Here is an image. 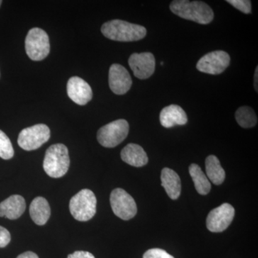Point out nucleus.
<instances>
[{
    "label": "nucleus",
    "instance_id": "nucleus-1",
    "mask_svg": "<svg viewBox=\"0 0 258 258\" xmlns=\"http://www.w3.org/2000/svg\"><path fill=\"white\" fill-rule=\"evenodd\" d=\"M170 10L180 18L202 25L210 23L214 19L213 10L204 2L175 0L171 3Z\"/></svg>",
    "mask_w": 258,
    "mask_h": 258
},
{
    "label": "nucleus",
    "instance_id": "nucleus-2",
    "mask_svg": "<svg viewBox=\"0 0 258 258\" xmlns=\"http://www.w3.org/2000/svg\"><path fill=\"white\" fill-rule=\"evenodd\" d=\"M101 32L107 38L119 42L138 41L147 35V30L142 25L120 20H111L103 24Z\"/></svg>",
    "mask_w": 258,
    "mask_h": 258
},
{
    "label": "nucleus",
    "instance_id": "nucleus-3",
    "mask_svg": "<svg viewBox=\"0 0 258 258\" xmlns=\"http://www.w3.org/2000/svg\"><path fill=\"white\" fill-rule=\"evenodd\" d=\"M69 149L62 144H54L47 149L43 161L45 173L52 178L63 176L69 171Z\"/></svg>",
    "mask_w": 258,
    "mask_h": 258
},
{
    "label": "nucleus",
    "instance_id": "nucleus-4",
    "mask_svg": "<svg viewBox=\"0 0 258 258\" xmlns=\"http://www.w3.org/2000/svg\"><path fill=\"white\" fill-rule=\"evenodd\" d=\"M97 200L91 190L84 189L71 199L70 212L76 220L87 222L96 213Z\"/></svg>",
    "mask_w": 258,
    "mask_h": 258
},
{
    "label": "nucleus",
    "instance_id": "nucleus-5",
    "mask_svg": "<svg viewBox=\"0 0 258 258\" xmlns=\"http://www.w3.org/2000/svg\"><path fill=\"white\" fill-rule=\"evenodd\" d=\"M50 41L46 32L38 28H32L25 39V50L34 61L45 59L50 53Z\"/></svg>",
    "mask_w": 258,
    "mask_h": 258
},
{
    "label": "nucleus",
    "instance_id": "nucleus-6",
    "mask_svg": "<svg viewBox=\"0 0 258 258\" xmlns=\"http://www.w3.org/2000/svg\"><path fill=\"white\" fill-rule=\"evenodd\" d=\"M128 132V121L118 119L101 127L97 134V139L103 147L114 148L126 138Z\"/></svg>",
    "mask_w": 258,
    "mask_h": 258
},
{
    "label": "nucleus",
    "instance_id": "nucleus-7",
    "mask_svg": "<svg viewBox=\"0 0 258 258\" xmlns=\"http://www.w3.org/2000/svg\"><path fill=\"white\" fill-rule=\"evenodd\" d=\"M50 137L47 125L37 124L24 128L19 134L18 143L25 151H33L46 143Z\"/></svg>",
    "mask_w": 258,
    "mask_h": 258
},
{
    "label": "nucleus",
    "instance_id": "nucleus-8",
    "mask_svg": "<svg viewBox=\"0 0 258 258\" xmlns=\"http://www.w3.org/2000/svg\"><path fill=\"white\" fill-rule=\"evenodd\" d=\"M110 203L113 213L122 220H131L137 215V204L124 189L120 188L113 189L110 197Z\"/></svg>",
    "mask_w": 258,
    "mask_h": 258
},
{
    "label": "nucleus",
    "instance_id": "nucleus-9",
    "mask_svg": "<svg viewBox=\"0 0 258 258\" xmlns=\"http://www.w3.org/2000/svg\"><path fill=\"white\" fill-rule=\"evenodd\" d=\"M230 57L227 52L222 50L213 51L204 55L197 64L199 71L205 74L219 75L228 67Z\"/></svg>",
    "mask_w": 258,
    "mask_h": 258
},
{
    "label": "nucleus",
    "instance_id": "nucleus-10",
    "mask_svg": "<svg viewBox=\"0 0 258 258\" xmlns=\"http://www.w3.org/2000/svg\"><path fill=\"white\" fill-rule=\"evenodd\" d=\"M235 209L228 203H224L214 209L207 218V227L210 232H221L232 223L235 217Z\"/></svg>",
    "mask_w": 258,
    "mask_h": 258
},
{
    "label": "nucleus",
    "instance_id": "nucleus-11",
    "mask_svg": "<svg viewBox=\"0 0 258 258\" xmlns=\"http://www.w3.org/2000/svg\"><path fill=\"white\" fill-rule=\"evenodd\" d=\"M128 64L134 76L139 79H149L155 71V58L151 52L132 54L129 57Z\"/></svg>",
    "mask_w": 258,
    "mask_h": 258
},
{
    "label": "nucleus",
    "instance_id": "nucleus-12",
    "mask_svg": "<svg viewBox=\"0 0 258 258\" xmlns=\"http://www.w3.org/2000/svg\"><path fill=\"white\" fill-rule=\"evenodd\" d=\"M108 82L110 88L115 94L123 95L132 87V79L123 66L113 64L110 68Z\"/></svg>",
    "mask_w": 258,
    "mask_h": 258
},
{
    "label": "nucleus",
    "instance_id": "nucleus-13",
    "mask_svg": "<svg viewBox=\"0 0 258 258\" xmlns=\"http://www.w3.org/2000/svg\"><path fill=\"white\" fill-rule=\"evenodd\" d=\"M67 93L69 98L80 106L87 104L93 98L91 86L84 80L77 76L69 79L67 84Z\"/></svg>",
    "mask_w": 258,
    "mask_h": 258
},
{
    "label": "nucleus",
    "instance_id": "nucleus-14",
    "mask_svg": "<svg viewBox=\"0 0 258 258\" xmlns=\"http://www.w3.org/2000/svg\"><path fill=\"white\" fill-rule=\"evenodd\" d=\"M159 120L164 128H171L175 125L186 124L188 121L187 115L183 108L177 105H170L161 110Z\"/></svg>",
    "mask_w": 258,
    "mask_h": 258
},
{
    "label": "nucleus",
    "instance_id": "nucleus-15",
    "mask_svg": "<svg viewBox=\"0 0 258 258\" xmlns=\"http://www.w3.org/2000/svg\"><path fill=\"white\" fill-rule=\"evenodd\" d=\"M26 209L25 199L20 195L10 197L0 203V217L17 220L23 215Z\"/></svg>",
    "mask_w": 258,
    "mask_h": 258
},
{
    "label": "nucleus",
    "instance_id": "nucleus-16",
    "mask_svg": "<svg viewBox=\"0 0 258 258\" xmlns=\"http://www.w3.org/2000/svg\"><path fill=\"white\" fill-rule=\"evenodd\" d=\"M120 157L126 164L135 167L145 166L149 161L147 153L143 148L136 144H129L125 146L122 149Z\"/></svg>",
    "mask_w": 258,
    "mask_h": 258
},
{
    "label": "nucleus",
    "instance_id": "nucleus-17",
    "mask_svg": "<svg viewBox=\"0 0 258 258\" xmlns=\"http://www.w3.org/2000/svg\"><path fill=\"white\" fill-rule=\"evenodd\" d=\"M161 185L171 200H177L181 195V184L177 173L169 168L161 171Z\"/></svg>",
    "mask_w": 258,
    "mask_h": 258
},
{
    "label": "nucleus",
    "instance_id": "nucleus-18",
    "mask_svg": "<svg viewBox=\"0 0 258 258\" xmlns=\"http://www.w3.org/2000/svg\"><path fill=\"white\" fill-rule=\"evenodd\" d=\"M50 207L46 199L37 197L32 200L30 206V215L32 221L37 225H44L50 217Z\"/></svg>",
    "mask_w": 258,
    "mask_h": 258
},
{
    "label": "nucleus",
    "instance_id": "nucleus-19",
    "mask_svg": "<svg viewBox=\"0 0 258 258\" xmlns=\"http://www.w3.org/2000/svg\"><path fill=\"white\" fill-rule=\"evenodd\" d=\"M207 176L213 184H222L225 179V171L217 157L210 155L205 161Z\"/></svg>",
    "mask_w": 258,
    "mask_h": 258
},
{
    "label": "nucleus",
    "instance_id": "nucleus-20",
    "mask_svg": "<svg viewBox=\"0 0 258 258\" xmlns=\"http://www.w3.org/2000/svg\"><path fill=\"white\" fill-rule=\"evenodd\" d=\"M189 171L197 191L201 195H208L211 190V184L200 166L196 164H191L189 166Z\"/></svg>",
    "mask_w": 258,
    "mask_h": 258
},
{
    "label": "nucleus",
    "instance_id": "nucleus-21",
    "mask_svg": "<svg viewBox=\"0 0 258 258\" xmlns=\"http://www.w3.org/2000/svg\"><path fill=\"white\" fill-rule=\"evenodd\" d=\"M235 118L237 123L244 128H252L257 123V115L252 108L242 106L237 110Z\"/></svg>",
    "mask_w": 258,
    "mask_h": 258
},
{
    "label": "nucleus",
    "instance_id": "nucleus-22",
    "mask_svg": "<svg viewBox=\"0 0 258 258\" xmlns=\"http://www.w3.org/2000/svg\"><path fill=\"white\" fill-rule=\"evenodd\" d=\"M14 154L13 144L9 137L3 131L0 130V157L8 160L13 157Z\"/></svg>",
    "mask_w": 258,
    "mask_h": 258
},
{
    "label": "nucleus",
    "instance_id": "nucleus-23",
    "mask_svg": "<svg viewBox=\"0 0 258 258\" xmlns=\"http://www.w3.org/2000/svg\"><path fill=\"white\" fill-rule=\"evenodd\" d=\"M227 3L244 14H250L251 2L248 0H227Z\"/></svg>",
    "mask_w": 258,
    "mask_h": 258
},
{
    "label": "nucleus",
    "instance_id": "nucleus-24",
    "mask_svg": "<svg viewBox=\"0 0 258 258\" xmlns=\"http://www.w3.org/2000/svg\"><path fill=\"white\" fill-rule=\"evenodd\" d=\"M143 258H174L164 249H150L144 253Z\"/></svg>",
    "mask_w": 258,
    "mask_h": 258
},
{
    "label": "nucleus",
    "instance_id": "nucleus-25",
    "mask_svg": "<svg viewBox=\"0 0 258 258\" xmlns=\"http://www.w3.org/2000/svg\"><path fill=\"white\" fill-rule=\"evenodd\" d=\"M11 235L9 231L0 226V247H5L10 243Z\"/></svg>",
    "mask_w": 258,
    "mask_h": 258
},
{
    "label": "nucleus",
    "instance_id": "nucleus-26",
    "mask_svg": "<svg viewBox=\"0 0 258 258\" xmlns=\"http://www.w3.org/2000/svg\"><path fill=\"white\" fill-rule=\"evenodd\" d=\"M67 258H95L93 254L86 251H76L73 254H69Z\"/></svg>",
    "mask_w": 258,
    "mask_h": 258
},
{
    "label": "nucleus",
    "instance_id": "nucleus-27",
    "mask_svg": "<svg viewBox=\"0 0 258 258\" xmlns=\"http://www.w3.org/2000/svg\"><path fill=\"white\" fill-rule=\"evenodd\" d=\"M17 258H39V257L35 252L28 251V252H25L23 254H20Z\"/></svg>",
    "mask_w": 258,
    "mask_h": 258
},
{
    "label": "nucleus",
    "instance_id": "nucleus-28",
    "mask_svg": "<svg viewBox=\"0 0 258 258\" xmlns=\"http://www.w3.org/2000/svg\"><path fill=\"white\" fill-rule=\"evenodd\" d=\"M257 78H258V68H256L255 73H254V88H255L256 91L257 92Z\"/></svg>",
    "mask_w": 258,
    "mask_h": 258
},
{
    "label": "nucleus",
    "instance_id": "nucleus-29",
    "mask_svg": "<svg viewBox=\"0 0 258 258\" xmlns=\"http://www.w3.org/2000/svg\"><path fill=\"white\" fill-rule=\"evenodd\" d=\"M2 3H3V1H1V0H0V6H1Z\"/></svg>",
    "mask_w": 258,
    "mask_h": 258
}]
</instances>
